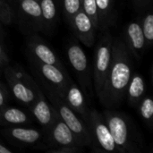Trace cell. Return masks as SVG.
Instances as JSON below:
<instances>
[{
  "label": "cell",
  "mask_w": 153,
  "mask_h": 153,
  "mask_svg": "<svg viewBox=\"0 0 153 153\" xmlns=\"http://www.w3.org/2000/svg\"><path fill=\"white\" fill-rule=\"evenodd\" d=\"M133 56L121 36L113 38L112 62L100 94V103L116 109L123 102L126 88L133 74Z\"/></svg>",
  "instance_id": "cell-1"
},
{
  "label": "cell",
  "mask_w": 153,
  "mask_h": 153,
  "mask_svg": "<svg viewBox=\"0 0 153 153\" xmlns=\"http://www.w3.org/2000/svg\"><path fill=\"white\" fill-rule=\"evenodd\" d=\"M103 117L110 130L113 140L120 153H137L141 152L142 140L138 137L131 118L125 113L106 108Z\"/></svg>",
  "instance_id": "cell-2"
},
{
  "label": "cell",
  "mask_w": 153,
  "mask_h": 153,
  "mask_svg": "<svg viewBox=\"0 0 153 153\" xmlns=\"http://www.w3.org/2000/svg\"><path fill=\"white\" fill-rule=\"evenodd\" d=\"M13 97L22 106L30 108L41 88L20 65H6L3 71Z\"/></svg>",
  "instance_id": "cell-3"
},
{
  "label": "cell",
  "mask_w": 153,
  "mask_h": 153,
  "mask_svg": "<svg viewBox=\"0 0 153 153\" xmlns=\"http://www.w3.org/2000/svg\"><path fill=\"white\" fill-rule=\"evenodd\" d=\"M42 91L52 107L59 115L60 118L65 123L71 131L82 140L85 147L91 146L92 139L86 123L65 104L63 99L56 92L45 86H42Z\"/></svg>",
  "instance_id": "cell-4"
},
{
  "label": "cell",
  "mask_w": 153,
  "mask_h": 153,
  "mask_svg": "<svg viewBox=\"0 0 153 153\" xmlns=\"http://www.w3.org/2000/svg\"><path fill=\"white\" fill-rule=\"evenodd\" d=\"M113 38L110 30H106L102 31L96 45L92 67V84L97 97L101 92L112 62Z\"/></svg>",
  "instance_id": "cell-5"
},
{
  "label": "cell",
  "mask_w": 153,
  "mask_h": 153,
  "mask_svg": "<svg viewBox=\"0 0 153 153\" xmlns=\"http://www.w3.org/2000/svg\"><path fill=\"white\" fill-rule=\"evenodd\" d=\"M68 61L75 72L81 89L85 96L92 97L93 84L92 73L88 56L81 45L75 40H71L66 48Z\"/></svg>",
  "instance_id": "cell-6"
},
{
  "label": "cell",
  "mask_w": 153,
  "mask_h": 153,
  "mask_svg": "<svg viewBox=\"0 0 153 153\" xmlns=\"http://www.w3.org/2000/svg\"><path fill=\"white\" fill-rule=\"evenodd\" d=\"M87 126L91 135V146L94 147V151L118 152L117 145L113 140L110 130L103 117L102 113L91 108L90 110Z\"/></svg>",
  "instance_id": "cell-7"
},
{
  "label": "cell",
  "mask_w": 153,
  "mask_h": 153,
  "mask_svg": "<svg viewBox=\"0 0 153 153\" xmlns=\"http://www.w3.org/2000/svg\"><path fill=\"white\" fill-rule=\"evenodd\" d=\"M17 22L26 35L43 32L41 10L38 0H17Z\"/></svg>",
  "instance_id": "cell-8"
},
{
  "label": "cell",
  "mask_w": 153,
  "mask_h": 153,
  "mask_svg": "<svg viewBox=\"0 0 153 153\" xmlns=\"http://www.w3.org/2000/svg\"><path fill=\"white\" fill-rule=\"evenodd\" d=\"M42 86L48 87L61 96L71 78L65 67L29 60Z\"/></svg>",
  "instance_id": "cell-9"
},
{
  "label": "cell",
  "mask_w": 153,
  "mask_h": 153,
  "mask_svg": "<svg viewBox=\"0 0 153 153\" xmlns=\"http://www.w3.org/2000/svg\"><path fill=\"white\" fill-rule=\"evenodd\" d=\"M43 135L45 143L48 149L60 146H75L80 148L85 147L82 140L71 131L57 113L56 114L55 119L51 126L43 132Z\"/></svg>",
  "instance_id": "cell-10"
},
{
  "label": "cell",
  "mask_w": 153,
  "mask_h": 153,
  "mask_svg": "<svg viewBox=\"0 0 153 153\" xmlns=\"http://www.w3.org/2000/svg\"><path fill=\"white\" fill-rule=\"evenodd\" d=\"M26 50L29 60L65 67L54 49L37 33L27 35Z\"/></svg>",
  "instance_id": "cell-11"
},
{
  "label": "cell",
  "mask_w": 153,
  "mask_h": 153,
  "mask_svg": "<svg viewBox=\"0 0 153 153\" xmlns=\"http://www.w3.org/2000/svg\"><path fill=\"white\" fill-rule=\"evenodd\" d=\"M60 97L63 99L65 104L74 113H76L87 125L91 109L87 105L85 94L83 93L82 90L71 78L69 79L65 88V91Z\"/></svg>",
  "instance_id": "cell-12"
},
{
  "label": "cell",
  "mask_w": 153,
  "mask_h": 153,
  "mask_svg": "<svg viewBox=\"0 0 153 153\" xmlns=\"http://www.w3.org/2000/svg\"><path fill=\"white\" fill-rule=\"evenodd\" d=\"M1 134L10 143L18 146L35 145L42 140L43 132L40 130L25 127L24 126H5L1 130Z\"/></svg>",
  "instance_id": "cell-13"
},
{
  "label": "cell",
  "mask_w": 153,
  "mask_h": 153,
  "mask_svg": "<svg viewBox=\"0 0 153 153\" xmlns=\"http://www.w3.org/2000/svg\"><path fill=\"white\" fill-rule=\"evenodd\" d=\"M121 37L130 50L133 57L136 60L142 59L147 47L140 21L129 22L124 28Z\"/></svg>",
  "instance_id": "cell-14"
},
{
  "label": "cell",
  "mask_w": 153,
  "mask_h": 153,
  "mask_svg": "<svg viewBox=\"0 0 153 153\" xmlns=\"http://www.w3.org/2000/svg\"><path fill=\"white\" fill-rule=\"evenodd\" d=\"M78 40L86 47H92L96 41V28L91 19L81 9L68 24Z\"/></svg>",
  "instance_id": "cell-15"
},
{
  "label": "cell",
  "mask_w": 153,
  "mask_h": 153,
  "mask_svg": "<svg viewBox=\"0 0 153 153\" xmlns=\"http://www.w3.org/2000/svg\"><path fill=\"white\" fill-rule=\"evenodd\" d=\"M28 109L30 111L37 122L40 125L43 132L51 126L56 114L55 108L45 96L42 89Z\"/></svg>",
  "instance_id": "cell-16"
},
{
  "label": "cell",
  "mask_w": 153,
  "mask_h": 153,
  "mask_svg": "<svg viewBox=\"0 0 153 153\" xmlns=\"http://www.w3.org/2000/svg\"><path fill=\"white\" fill-rule=\"evenodd\" d=\"M32 118L22 109L10 106L9 104L0 108V127L13 126H27Z\"/></svg>",
  "instance_id": "cell-17"
},
{
  "label": "cell",
  "mask_w": 153,
  "mask_h": 153,
  "mask_svg": "<svg viewBox=\"0 0 153 153\" xmlns=\"http://www.w3.org/2000/svg\"><path fill=\"white\" fill-rule=\"evenodd\" d=\"M39 3L42 15L43 32L49 34L56 24L61 0H39Z\"/></svg>",
  "instance_id": "cell-18"
},
{
  "label": "cell",
  "mask_w": 153,
  "mask_h": 153,
  "mask_svg": "<svg viewBox=\"0 0 153 153\" xmlns=\"http://www.w3.org/2000/svg\"><path fill=\"white\" fill-rule=\"evenodd\" d=\"M99 13V30L104 31L114 26L117 21L115 0H95Z\"/></svg>",
  "instance_id": "cell-19"
},
{
  "label": "cell",
  "mask_w": 153,
  "mask_h": 153,
  "mask_svg": "<svg viewBox=\"0 0 153 153\" xmlns=\"http://www.w3.org/2000/svg\"><path fill=\"white\" fill-rule=\"evenodd\" d=\"M145 91L146 84L143 77L140 74H132L126 91V96L129 106L136 108L141 100L145 95Z\"/></svg>",
  "instance_id": "cell-20"
},
{
  "label": "cell",
  "mask_w": 153,
  "mask_h": 153,
  "mask_svg": "<svg viewBox=\"0 0 153 153\" xmlns=\"http://www.w3.org/2000/svg\"><path fill=\"white\" fill-rule=\"evenodd\" d=\"M152 6V5H150L142 11L143 16L140 21L147 48H151L153 42V14Z\"/></svg>",
  "instance_id": "cell-21"
},
{
  "label": "cell",
  "mask_w": 153,
  "mask_h": 153,
  "mask_svg": "<svg viewBox=\"0 0 153 153\" xmlns=\"http://www.w3.org/2000/svg\"><path fill=\"white\" fill-rule=\"evenodd\" d=\"M136 108L143 123L152 130L153 127V100L151 96L144 95Z\"/></svg>",
  "instance_id": "cell-22"
},
{
  "label": "cell",
  "mask_w": 153,
  "mask_h": 153,
  "mask_svg": "<svg viewBox=\"0 0 153 153\" xmlns=\"http://www.w3.org/2000/svg\"><path fill=\"white\" fill-rule=\"evenodd\" d=\"M64 16L69 24L73 17L82 9V0H61Z\"/></svg>",
  "instance_id": "cell-23"
},
{
  "label": "cell",
  "mask_w": 153,
  "mask_h": 153,
  "mask_svg": "<svg viewBox=\"0 0 153 153\" xmlns=\"http://www.w3.org/2000/svg\"><path fill=\"white\" fill-rule=\"evenodd\" d=\"M82 10L91 19L97 30H99V13L95 0H82Z\"/></svg>",
  "instance_id": "cell-24"
},
{
  "label": "cell",
  "mask_w": 153,
  "mask_h": 153,
  "mask_svg": "<svg viewBox=\"0 0 153 153\" xmlns=\"http://www.w3.org/2000/svg\"><path fill=\"white\" fill-rule=\"evenodd\" d=\"M14 18V13L7 0H0V23L3 25L12 24Z\"/></svg>",
  "instance_id": "cell-25"
},
{
  "label": "cell",
  "mask_w": 153,
  "mask_h": 153,
  "mask_svg": "<svg viewBox=\"0 0 153 153\" xmlns=\"http://www.w3.org/2000/svg\"><path fill=\"white\" fill-rule=\"evenodd\" d=\"M82 148L75 147V146H60L51 149H47L46 152L50 153H77L81 152Z\"/></svg>",
  "instance_id": "cell-26"
},
{
  "label": "cell",
  "mask_w": 153,
  "mask_h": 153,
  "mask_svg": "<svg viewBox=\"0 0 153 153\" xmlns=\"http://www.w3.org/2000/svg\"><path fill=\"white\" fill-rule=\"evenodd\" d=\"M10 100V93L5 85L0 81V108L7 105Z\"/></svg>",
  "instance_id": "cell-27"
},
{
  "label": "cell",
  "mask_w": 153,
  "mask_h": 153,
  "mask_svg": "<svg viewBox=\"0 0 153 153\" xmlns=\"http://www.w3.org/2000/svg\"><path fill=\"white\" fill-rule=\"evenodd\" d=\"M3 39H0V68L3 69L9 65V62H10V59H9V56L7 55V52L5 50V48L4 46L3 45L2 43Z\"/></svg>",
  "instance_id": "cell-28"
},
{
  "label": "cell",
  "mask_w": 153,
  "mask_h": 153,
  "mask_svg": "<svg viewBox=\"0 0 153 153\" xmlns=\"http://www.w3.org/2000/svg\"><path fill=\"white\" fill-rule=\"evenodd\" d=\"M132 3L136 11L140 12H142L146 7L152 5V0H132Z\"/></svg>",
  "instance_id": "cell-29"
},
{
  "label": "cell",
  "mask_w": 153,
  "mask_h": 153,
  "mask_svg": "<svg viewBox=\"0 0 153 153\" xmlns=\"http://www.w3.org/2000/svg\"><path fill=\"white\" fill-rule=\"evenodd\" d=\"M13 150L7 147L5 144H4L2 142H0V153H13Z\"/></svg>",
  "instance_id": "cell-30"
},
{
  "label": "cell",
  "mask_w": 153,
  "mask_h": 153,
  "mask_svg": "<svg viewBox=\"0 0 153 153\" xmlns=\"http://www.w3.org/2000/svg\"><path fill=\"white\" fill-rule=\"evenodd\" d=\"M4 36H5V32H4V30L3 28V24L0 23V39H4Z\"/></svg>",
  "instance_id": "cell-31"
},
{
  "label": "cell",
  "mask_w": 153,
  "mask_h": 153,
  "mask_svg": "<svg viewBox=\"0 0 153 153\" xmlns=\"http://www.w3.org/2000/svg\"><path fill=\"white\" fill-rule=\"evenodd\" d=\"M7 2H8L9 4H16L17 0H7Z\"/></svg>",
  "instance_id": "cell-32"
},
{
  "label": "cell",
  "mask_w": 153,
  "mask_h": 153,
  "mask_svg": "<svg viewBox=\"0 0 153 153\" xmlns=\"http://www.w3.org/2000/svg\"><path fill=\"white\" fill-rule=\"evenodd\" d=\"M1 73H2V69L0 68V74H1Z\"/></svg>",
  "instance_id": "cell-33"
},
{
  "label": "cell",
  "mask_w": 153,
  "mask_h": 153,
  "mask_svg": "<svg viewBox=\"0 0 153 153\" xmlns=\"http://www.w3.org/2000/svg\"><path fill=\"white\" fill-rule=\"evenodd\" d=\"M38 1H39V0H38Z\"/></svg>",
  "instance_id": "cell-34"
}]
</instances>
